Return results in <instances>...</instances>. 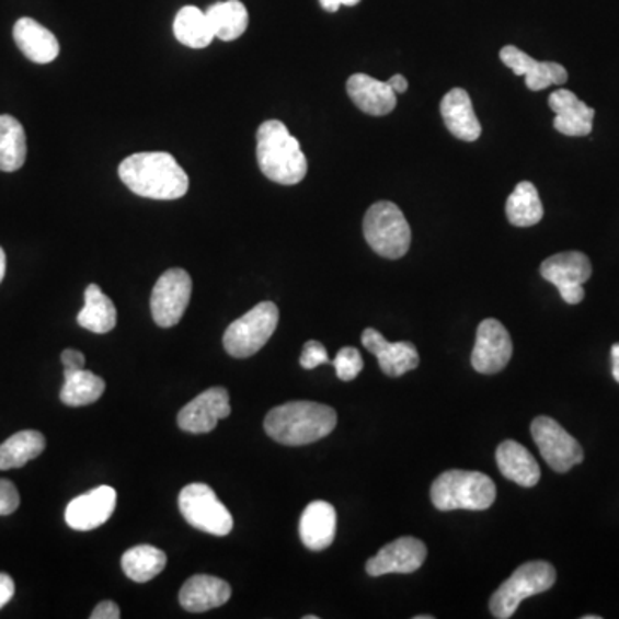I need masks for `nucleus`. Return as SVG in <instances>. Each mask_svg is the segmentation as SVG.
<instances>
[{
    "label": "nucleus",
    "mask_w": 619,
    "mask_h": 619,
    "mask_svg": "<svg viewBox=\"0 0 619 619\" xmlns=\"http://www.w3.org/2000/svg\"><path fill=\"white\" fill-rule=\"evenodd\" d=\"M119 177L135 195L150 200H177L190 188V177L168 152H140L126 157Z\"/></svg>",
    "instance_id": "obj_1"
},
{
    "label": "nucleus",
    "mask_w": 619,
    "mask_h": 619,
    "mask_svg": "<svg viewBox=\"0 0 619 619\" xmlns=\"http://www.w3.org/2000/svg\"><path fill=\"white\" fill-rule=\"evenodd\" d=\"M337 415L328 404L291 401L274 408L265 416L267 436L284 446H307L331 434Z\"/></svg>",
    "instance_id": "obj_2"
},
{
    "label": "nucleus",
    "mask_w": 619,
    "mask_h": 619,
    "mask_svg": "<svg viewBox=\"0 0 619 619\" xmlns=\"http://www.w3.org/2000/svg\"><path fill=\"white\" fill-rule=\"evenodd\" d=\"M256 162L267 180L284 186L301 183L307 176V157L300 141L277 119L265 121L256 131Z\"/></svg>",
    "instance_id": "obj_3"
},
{
    "label": "nucleus",
    "mask_w": 619,
    "mask_h": 619,
    "mask_svg": "<svg viewBox=\"0 0 619 619\" xmlns=\"http://www.w3.org/2000/svg\"><path fill=\"white\" fill-rule=\"evenodd\" d=\"M494 480L485 473L449 470L440 473L431 488L432 504L439 512H484L494 504Z\"/></svg>",
    "instance_id": "obj_4"
},
{
    "label": "nucleus",
    "mask_w": 619,
    "mask_h": 619,
    "mask_svg": "<svg viewBox=\"0 0 619 619\" xmlns=\"http://www.w3.org/2000/svg\"><path fill=\"white\" fill-rule=\"evenodd\" d=\"M364 234L368 247L383 259H401L412 244V229L406 217L392 202H377L368 208Z\"/></svg>",
    "instance_id": "obj_5"
},
{
    "label": "nucleus",
    "mask_w": 619,
    "mask_h": 619,
    "mask_svg": "<svg viewBox=\"0 0 619 619\" xmlns=\"http://www.w3.org/2000/svg\"><path fill=\"white\" fill-rule=\"evenodd\" d=\"M555 584V570L548 561H530L513 573L491 597L494 618L507 619L515 615L519 604L528 597L548 592Z\"/></svg>",
    "instance_id": "obj_6"
},
{
    "label": "nucleus",
    "mask_w": 619,
    "mask_h": 619,
    "mask_svg": "<svg viewBox=\"0 0 619 619\" xmlns=\"http://www.w3.org/2000/svg\"><path fill=\"white\" fill-rule=\"evenodd\" d=\"M279 322V310L272 301L255 305L234 320L225 332V348L234 358H248L264 348Z\"/></svg>",
    "instance_id": "obj_7"
},
{
    "label": "nucleus",
    "mask_w": 619,
    "mask_h": 619,
    "mask_svg": "<svg viewBox=\"0 0 619 619\" xmlns=\"http://www.w3.org/2000/svg\"><path fill=\"white\" fill-rule=\"evenodd\" d=\"M181 515L192 527L213 536L231 534L234 519L228 507L220 503L214 489L207 484H190L180 494Z\"/></svg>",
    "instance_id": "obj_8"
},
{
    "label": "nucleus",
    "mask_w": 619,
    "mask_h": 619,
    "mask_svg": "<svg viewBox=\"0 0 619 619\" xmlns=\"http://www.w3.org/2000/svg\"><path fill=\"white\" fill-rule=\"evenodd\" d=\"M530 428L540 455L554 472H570L584 461V449L578 440L570 436L551 416H537Z\"/></svg>",
    "instance_id": "obj_9"
},
{
    "label": "nucleus",
    "mask_w": 619,
    "mask_h": 619,
    "mask_svg": "<svg viewBox=\"0 0 619 619\" xmlns=\"http://www.w3.org/2000/svg\"><path fill=\"white\" fill-rule=\"evenodd\" d=\"M193 283L184 268H169L153 286L150 308L159 328H172L180 324L190 300H192Z\"/></svg>",
    "instance_id": "obj_10"
},
{
    "label": "nucleus",
    "mask_w": 619,
    "mask_h": 619,
    "mask_svg": "<svg viewBox=\"0 0 619 619\" xmlns=\"http://www.w3.org/2000/svg\"><path fill=\"white\" fill-rule=\"evenodd\" d=\"M540 276L560 289L568 305H578L585 298L584 284L592 277L591 260L582 252L558 253L543 260Z\"/></svg>",
    "instance_id": "obj_11"
},
{
    "label": "nucleus",
    "mask_w": 619,
    "mask_h": 619,
    "mask_svg": "<svg viewBox=\"0 0 619 619\" xmlns=\"http://www.w3.org/2000/svg\"><path fill=\"white\" fill-rule=\"evenodd\" d=\"M513 356V341L500 320L485 319L477 329L475 346L472 352V367L479 374L492 376L503 370Z\"/></svg>",
    "instance_id": "obj_12"
},
{
    "label": "nucleus",
    "mask_w": 619,
    "mask_h": 619,
    "mask_svg": "<svg viewBox=\"0 0 619 619\" xmlns=\"http://www.w3.org/2000/svg\"><path fill=\"white\" fill-rule=\"evenodd\" d=\"M427 560V546L415 537H400L394 542L383 546L374 558L367 561L370 576L401 573L408 575L419 570Z\"/></svg>",
    "instance_id": "obj_13"
},
{
    "label": "nucleus",
    "mask_w": 619,
    "mask_h": 619,
    "mask_svg": "<svg viewBox=\"0 0 619 619\" xmlns=\"http://www.w3.org/2000/svg\"><path fill=\"white\" fill-rule=\"evenodd\" d=\"M231 413L229 392L225 388H210L190 401L177 415L181 431L190 434H207L216 428L219 420Z\"/></svg>",
    "instance_id": "obj_14"
},
{
    "label": "nucleus",
    "mask_w": 619,
    "mask_h": 619,
    "mask_svg": "<svg viewBox=\"0 0 619 619\" xmlns=\"http://www.w3.org/2000/svg\"><path fill=\"white\" fill-rule=\"evenodd\" d=\"M117 494L113 488L101 485L78 495L66 507V524L72 530L89 531L102 527L116 509Z\"/></svg>",
    "instance_id": "obj_15"
},
{
    "label": "nucleus",
    "mask_w": 619,
    "mask_h": 619,
    "mask_svg": "<svg viewBox=\"0 0 619 619\" xmlns=\"http://www.w3.org/2000/svg\"><path fill=\"white\" fill-rule=\"evenodd\" d=\"M500 57L503 65L512 69L516 77H525V87L531 92H540L551 84H564L568 81L564 66L558 62H539L515 45L501 48Z\"/></svg>",
    "instance_id": "obj_16"
},
{
    "label": "nucleus",
    "mask_w": 619,
    "mask_h": 619,
    "mask_svg": "<svg viewBox=\"0 0 619 619\" xmlns=\"http://www.w3.org/2000/svg\"><path fill=\"white\" fill-rule=\"evenodd\" d=\"M362 344L376 356L380 370L388 377H401L419 367L420 356L413 343H389L379 331L368 328L362 334Z\"/></svg>",
    "instance_id": "obj_17"
},
{
    "label": "nucleus",
    "mask_w": 619,
    "mask_h": 619,
    "mask_svg": "<svg viewBox=\"0 0 619 619\" xmlns=\"http://www.w3.org/2000/svg\"><path fill=\"white\" fill-rule=\"evenodd\" d=\"M549 107L555 114V131L566 136L591 135L596 111L580 101L575 93L564 89L555 90L549 96Z\"/></svg>",
    "instance_id": "obj_18"
},
{
    "label": "nucleus",
    "mask_w": 619,
    "mask_h": 619,
    "mask_svg": "<svg viewBox=\"0 0 619 619\" xmlns=\"http://www.w3.org/2000/svg\"><path fill=\"white\" fill-rule=\"evenodd\" d=\"M346 92L356 107L370 116H388L398 104V95L388 81H379L364 72H356L346 83Z\"/></svg>",
    "instance_id": "obj_19"
},
{
    "label": "nucleus",
    "mask_w": 619,
    "mask_h": 619,
    "mask_svg": "<svg viewBox=\"0 0 619 619\" xmlns=\"http://www.w3.org/2000/svg\"><path fill=\"white\" fill-rule=\"evenodd\" d=\"M337 515L332 504L313 501L300 518V537L310 551H324L336 539Z\"/></svg>",
    "instance_id": "obj_20"
},
{
    "label": "nucleus",
    "mask_w": 619,
    "mask_h": 619,
    "mask_svg": "<svg viewBox=\"0 0 619 619\" xmlns=\"http://www.w3.org/2000/svg\"><path fill=\"white\" fill-rule=\"evenodd\" d=\"M231 585L210 575H195L186 580L180 592V603L186 611L205 612L220 608L231 599Z\"/></svg>",
    "instance_id": "obj_21"
},
{
    "label": "nucleus",
    "mask_w": 619,
    "mask_h": 619,
    "mask_svg": "<svg viewBox=\"0 0 619 619\" xmlns=\"http://www.w3.org/2000/svg\"><path fill=\"white\" fill-rule=\"evenodd\" d=\"M440 116L449 133L460 140L475 141L482 135V126L477 119L472 99L467 90L452 89L446 93L440 101Z\"/></svg>",
    "instance_id": "obj_22"
},
{
    "label": "nucleus",
    "mask_w": 619,
    "mask_h": 619,
    "mask_svg": "<svg viewBox=\"0 0 619 619\" xmlns=\"http://www.w3.org/2000/svg\"><path fill=\"white\" fill-rule=\"evenodd\" d=\"M495 461L503 477L519 488H536L540 480V467L525 446L516 440H504L495 451Z\"/></svg>",
    "instance_id": "obj_23"
},
{
    "label": "nucleus",
    "mask_w": 619,
    "mask_h": 619,
    "mask_svg": "<svg viewBox=\"0 0 619 619\" xmlns=\"http://www.w3.org/2000/svg\"><path fill=\"white\" fill-rule=\"evenodd\" d=\"M18 48L36 65H48L59 56V42L32 18H21L12 30Z\"/></svg>",
    "instance_id": "obj_24"
},
{
    "label": "nucleus",
    "mask_w": 619,
    "mask_h": 619,
    "mask_svg": "<svg viewBox=\"0 0 619 619\" xmlns=\"http://www.w3.org/2000/svg\"><path fill=\"white\" fill-rule=\"evenodd\" d=\"M78 324L95 334H107L117 324V310L113 300L96 284L84 289V307L78 313Z\"/></svg>",
    "instance_id": "obj_25"
},
{
    "label": "nucleus",
    "mask_w": 619,
    "mask_h": 619,
    "mask_svg": "<svg viewBox=\"0 0 619 619\" xmlns=\"http://www.w3.org/2000/svg\"><path fill=\"white\" fill-rule=\"evenodd\" d=\"M506 217L516 228H530L539 225L543 217L539 192L530 181L516 184L512 195L507 196Z\"/></svg>",
    "instance_id": "obj_26"
},
{
    "label": "nucleus",
    "mask_w": 619,
    "mask_h": 619,
    "mask_svg": "<svg viewBox=\"0 0 619 619\" xmlns=\"http://www.w3.org/2000/svg\"><path fill=\"white\" fill-rule=\"evenodd\" d=\"M208 21L213 26L214 35L222 42H232L240 38L247 32L248 11L243 2L240 0H226V2H217L207 9Z\"/></svg>",
    "instance_id": "obj_27"
},
{
    "label": "nucleus",
    "mask_w": 619,
    "mask_h": 619,
    "mask_svg": "<svg viewBox=\"0 0 619 619\" xmlns=\"http://www.w3.org/2000/svg\"><path fill=\"white\" fill-rule=\"evenodd\" d=\"M165 564H168V555L153 546H136L124 552L121 558L123 572L136 584H147L156 578L160 572H164Z\"/></svg>",
    "instance_id": "obj_28"
},
{
    "label": "nucleus",
    "mask_w": 619,
    "mask_h": 619,
    "mask_svg": "<svg viewBox=\"0 0 619 619\" xmlns=\"http://www.w3.org/2000/svg\"><path fill=\"white\" fill-rule=\"evenodd\" d=\"M26 135L16 117L0 116V171L14 172L26 162Z\"/></svg>",
    "instance_id": "obj_29"
},
{
    "label": "nucleus",
    "mask_w": 619,
    "mask_h": 619,
    "mask_svg": "<svg viewBox=\"0 0 619 619\" xmlns=\"http://www.w3.org/2000/svg\"><path fill=\"white\" fill-rule=\"evenodd\" d=\"M45 449V437L41 432L21 431L0 444V470L21 468L35 460Z\"/></svg>",
    "instance_id": "obj_30"
},
{
    "label": "nucleus",
    "mask_w": 619,
    "mask_h": 619,
    "mask_svg": "<svg viewBox=\"0 0 619 619\" xmlns=\"http://www.w3.org/2000/svg\"><path fill=\"white\" fill-rule=\"evenodd\" d=\"M104 391V379L95 376L93 371L84 370V368L65 371V386L60 389V401L66 406H87V404L95 403Z\"/></svg>",
    "instance_id": "obj_31"
},
{
    "label": "nucleus",
    "mask_w": 619,
    "mask_h": 619,
    "mask_svg": "<svg viewBox=\"0 0 619 619\" xmlns=\"http://www.w3.org/2000/svg\"><path fill=\"white\" fill-rule=\"evenodd\" d=\"M174 36L181 44L192 48L208 47L216 38L207 14L195 5H186L177 12L174 20Z\"/></svg>",
    "instance_id": "obj_32"
},
{
    "label": "nucleus",
    "mask_w": 619,
    "mask_h": 619,
    "mask_svg": "<svg viewBox=\"0 0 619 619\" xmlns=\"http://www.w3.org/2000/svg\"><path fill=\"white\" fill-rule=\"evenodd\" d=\"M332 365L336 368L337 377L348 382V380L356 379L358 374L364 370V358H362L358 349L346 346V348H341L337 352L336 358L332 360Z\"/></svg>",
    "instance_id": "obj_33"
},
{
    "label": "nucleus",
    "mask_w": 619,
    "mask_h": 619,
    "mask_svg": "<svg viewBox=\"0 0 619 619\" xmlns=\"http://www.w3.org/2000/svg\"><path fill=\"white\" fill-rule=\"evenodd\" d=\"M300 364L307 370H312V368L319 367V365L331 364V358H329L324 344L319 343V341H308L303 346Z\"/></svg>",
    "instance_id": "obj_34"
},
{
    "label": "nucleus",
    "mask_w": 619,
    "mask_h": 619,
    "mask_svg": "<svg viewBox=\"0 0 619 619\" xmlns=\"http://www.w3.org/2000/svg\"><path fill=\"white\" fill-rule=\"evenodd\" d=\"M20 506V492L11 480L0 479V516L12 515Z\"/></svg>",
    "instance_id": "obj_35"
},
{
    "label": "nucleus",
    "mask_w": 619,
    "mask_h": 619,
    "mask_svg": "<svg viewBox=\"0 0 619 619\" xmlns=\"http://www.w3.org/2000/svg\"><path fill=\"white\" fill-rule=\"evenodd\" d=\"M60 360L65 365V371L81 370L84 368V355L78 349H65L60 355Z\"/></svg>",
    "instance_id": "obj_36"
},
{
    "label": "nucleus",
    "mask_w": 619,
    "mask_h": 619,
    "mask_svg": "<svg viewBox=\"0 0 619 619\" xmlns=\"http://www.w3.org/2000/svg\"><path fill=\"white\" fill-rule=\"evenodd\" d=\"M92 619H119L121 609L116 603L113 600H104V603L99 604L95 609H93Z\"/></svg>",
    "instance_id": "obj_37"
},
{
    "label": "nucleus",
    "mask_w": 619,
    "mask_h": 619,
    "mask_svg": "<svg viewBox=\"0 0 619 619\" xmlns=\"http://www.w3.org/2000/svg\"><path fill=\"white\" fill-rule=\"evenodd\" d=\"M14 580L5 573H0V609L4 608L5 604L14 596Z\"/></svg>",
    "instance_id": "obj_38"
},
{
    "label": "nucleus",
    "mask_w": 619,
    "mask_h": 619,
    "mask_svg": "<svg viewBox=\"0 0 619 619\" xmlns=\"http://www.w3.org/2000/svg\"><path fill=\"white\" fill-rule=\"evenodd\" d=\"M322 9L328 12H336L341 5H356L360 0H319Z\"/></svg>",
    "instance_id": "obj_39"
},
{
    "label": "nucleus",
    "mask_w": 619,
    "mask_h": 619,
    "mask_svg": "<svg viewBox=\"0 0 619 619\" xmlns=\"http://www.w3.org/2000/svg\"><path fill=\"white\" fill-rule=\"evenodd\" d=\"M388 83L396 95H400V93H404L408 90V81L406 78L403 77V74H394V77H392L391 80L388 81Z\"/></svg>",
    "instance_id": "obj_40"
},
{
    "label": "nucleus",
    "mask_w": 619,
    "mask_h": 619,
    "mask_svg": "<svg viewBox=\"0 0 619 619\" xmlns=\"http://www.w3.org/2000/svg\"><path fill=\"white\" fill-rule=\"evenodd\" d=\"M611 362H612V377H615L616 382H619V343L612 344Z\"/></svg>",
    "instance_id": "obj_41"
},
{
    "label": "nucleus",
    "mask_w": 619,
    "mask_h": 619,
    "mask_svg": "<svg viewBox=\"0 0 619 619\" xmlns=\"http://www.w3.org/2000/svg\"><path fill=\"white\" fill-rule=\"evenodd\" d=\"M5 276V253L2 248H0V283L4 279Z\"/></svg>",
    "instance_id": "obj_42"
},
{
    "label": "nucleus",
    "mask_w": 619,
    "mask_h": 619,
    "mask_svg": "<svg viewBox=\"0 0 619 619\" xmlns=\"http://www.w3.org/2000/svg\"><path fill=\"white\" fill-rule=\"evenodd\" d=\"M599 618H600V616H594V615H592V616H584V619H599Z\"/></svg>",
    "instance_id": "obj_43"
},
{
    "label": "nucleus",
    "mask_w": 619,
    "mask_h": 619,
    "mask_svg": "<svg viewBox=\"0 0 619 619\" xmlns=\"http://www.w3.org/2000/svg\"><path fill=\"white\" fill-rule=\"evenodd\" d=\"M415 619H432V616H415Z\"/></svg>",
    "instance_id": "obj_44"
},
{
    "label": "nucleus",
    "mask_w": 619,
    "mask_h": 619,
    "mask_svg": "<svg viewBox=\"0 0 619 619\" xmlns=\"http://www.w3.org/2000/svg\"><path fill=\"white\" fill-rule=\"evenodd\" d=\"M305 619H319V616H305Z\"/></svg>",
    "instance_id": "obj_45"
}]
</instances>
